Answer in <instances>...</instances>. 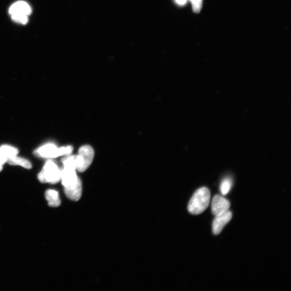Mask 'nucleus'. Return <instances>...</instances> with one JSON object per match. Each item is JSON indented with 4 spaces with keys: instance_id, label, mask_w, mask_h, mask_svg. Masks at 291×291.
<instances>
[{
    "instance_id": "1",
    "label": "nucleus",
    "mask_w": 291,
    "mask_h": 291,
    "mask_svg": "<svg viewBox=\"0 0 291 291\" xmlns=\"http://www.w3.org/2000/svg\"><path fill=\"white\" fill-rule=\"evenodd\" d=\"M210 201V192L206 187L197 189L189 202L188 209L193 215H199L208 208Z\"/></svg>"
},
{
    "instance_id": "2",
    "label": "nucleus",
    "mask_w": 291,
    "mask_h": 291,
    "mask_svg": "<svg viewBox=\"0 0 291 291\" xmlns=\"http://www.w3.org/2000/svg\"><path fill=\"white\" fill-rule=\"evenodd\" d=\"M38 179L43 184H57L61 180V170L55 162L48 161L39 172Z\"/></svg>"
},
{
    "instance_id": "3",
    "label": "nucleus",
    "mask_w": 291,
    "mask_h": 291,
    "mask_svg": "<svg viewBox=\"0 0 291 291\" xmlns=\"http://www.w3.org/2000/svg\"><path fill=\"white\" fill-rule=\"evenodd\" d=\"M230 204L224 197L216 195L212 200L211 211L215 216L223 214L229 210Z\"/></svg>"
},
{
    "instance_id": "4",
    "label": "nucleus",
    "mask_w": 291,
    "mask_h": 291,
    "mask_svg": "<svg viewBox=\"0 0 291 291\" xmlns=\"http://www.w3.org/2000/svg\"><path fill=\"white\" fill-rule=\"evenodd\" d=\"M34 154L44 158H55L60 156L59 148L55 145L48 144L34 151Z\"/></svg>"
},
{
    "instance_id": "5",
    "label": "nucleus",
    "mask_w": 291,
    "mask_h": 291,
    "mask_svg": "<svg viewBox=\"0 0 291 291\" xmlns=\"http://www.w3.org/2000/svg\"><path fill=\"white\" fill-rule=\"evenodd\" d=\"M232 213L229 210L225 213L215 216L213 223V233L218 235L221 233L224 227L228 224L232 219Z\"/></svg>"
},
{
    "instance_id": "6",
    "label": "nucleus",
    "mask_w": 291,
    "mask_h": 291,
    "mask_svg": "<svg viewBox=\"0 0 291 291\" xmlns=\"http://www.w3.org/2000/svg\"><path fill=\"white\" fill-rule=\"evenodd\" d=\"M83 160V172L86 171L91 166L95 156V152L90 145L82 146L78 151Z\"/></svg>"
},
{
    "instance_id": "7",
    "label": "nucleus",
    "mask_w": 291,
    "mask_h": 291,
    "mask_svg": "<svg viewBox=\"0 0 291 291\" xmlns=\"http://www.w3.org/2000/svg\"><path fill=\"white\" fill-rule=\"evenodd\" d=\"M65 191L68 199L73 201L80 200L82 194V184L81 179L79 178L75 184L65 187Z\"/></svg>"
},
{
    "instance_id": "8",
    "label": "nucleus",
    "mask_w": 291,
    "mask_h": 291,
    "mask_svg": "<svg viewBox=\"0 0 291 291\" xmlns=\"http://www.w3.org/2000/svg\"><path fill=\"white\" fill-rule=\"evenodd\" d=\"M78 179L76 170L65 167L61 170V180L64 187H67L75 184Z\"/></svg>"
},
{
    "instance_id": "9",
    "label": "nucleus",
    "mask_w": 291,
    "mask_h": 291,
    "mask_svg": "<svg viewBox=\"0 0 291 291\" xmlns=\"http://www.w3.org/2000/svg\"><path fill=\"white\" fill-rule=\"evenodd\" d=\"M32 12V8L28 3L22 1L14 3L9 9L11 16L14 14H23L29 16Z\"/></svg>"
},
{
    "instance_id": "10",
    "label": "nucleus",
    "mask_w": 291,
    "mask_h": 291,
    "mask_svg": "<svg viewBox=\"0 0 291 291\" xmlns=\"http://www.w3.org/2000/svg\"><path fill=\"white\" fill-rule=\"evenodd\" d=\"M46 198L48 201V205L51 207H58L61 204L58 191L49 189L46 192Z\"/></svg>"
},
{
    "instance_id": "11",
    "label": "nucleus",
    "mask_w": 291,
    "mask_h": 291,
    "mask_svg": "<svg viewBox=\"0 0 291 291\" xmlns=\"http://www.w3.org/2000/svg\"><path fill=\"white\" fill-rule=\"evenodd\" d=\"M7 162L9 165L12 166H20L27 169H32V165L30 161L23 157L17 156L7 159Z\"/></svg>"
},
{
    "instance_id": "12",
    "label": "nucleus",
    "mask_w": 291,
    "mask_h": 291,
    "mask_svg": "<svg viewBox=\"0 0 291 291\" xmlns=\"http://www.w3.org/2000/svg\"><path fill=\"white\" fill-rule=\"evenodd\" d=\"M0 150L2 151L3 154L7 157V159L17 156L18 154V150L16 148L8 145L1 146Z\"/></svg>"
},
{
    "instance_id": "13",
    "label": "nucleus",
    "mask_w": 291,
    "mask_h": 291,
    "mask_svg": "<svg viewBox=\"0 0 291 291\" xmlns=\"http://www.w3.org/2000/svg\"><path fill=\"white\" fill-rule=\"evenodd\" d=\"M232 187V181L230 178L227 177L221 182L220 190L222 194L226 195L229 193Z\"/></svg>"
},
{
    "instance_id": "14",
    "label": "nucleus",
    "mask_w": 291,
    "mask_h": 291,
    "mask_svg": "<svg viewBox=\"0 0 291 291\" xmlns=\"http://www.w3.org/2000/svg\"><path fill=\"white\" fill-rule=\"evenodd\" d=\"M13 21L17 23L26 24L28 22V16L23 14H14L11 15Z\"/></svg>"
},
{
    "instance_id": "15",
    "label": "nucleus",
    "mask_w": 291,
    "mask_h": 291,
    "mask_svg": "<svg viewBox=\"0 0 291 291\" xmlns=\"http://www.w3.org/2000/svg\"><path fill=\"white\" fill-rule=\"evenodd\" d=\"M193 6V11L195 13H199L202 7V0H190Z\"/></svg>"
},
{
    "instance_id": "16",
    "label": "nucleus",
    "mask_w": 291,
    "mask_h": 291,
    "mask_svg": "<svg viewBox=\"0 0 291 291\" xmlns=\"http://www.w3.org/2000/svg\"><path fill=\"white\" fill-rule=\"evenodd\" d=\"M72 151L73 147L71 146L59 148L60 156L69 155L72 154Z\"/></svg>"
},
{
    "instance_id": "17",
    "label": "nucleus",
    "mask_w": 291,
    "mask_h": 291,
    "mask_svg": "<svg viewBox=\"0 0 291 291\" xmlns=\"http://www.w3.org/2000/svg\"><path fill=\"white\" fill-rule=\"evenodd\" d=\"M7 161V157L4 155L2 151L0 150V166H3Z\"/></svg>"
},
{
    "instance_id": "18",
    "label": "nucleus",
    "mask_w": 291,
    "mask_h": 291,
    "mask_svg": "<svg viewBox=\"0 0 291 291\" xmlns=\"http://www.w3.org/2000/svg\"><path fill=\"white\" fill-rule=\"evenodd\" d=\"M177 3H178L180 5H184L186 3L187 0H175Z\"/></svg>"
},
{
    "instance_id": "19",
    "label": "nucleus",
    "mask_w": 291,
    "mask_h": 291,
    "mask_svg": "<svg viewBox=\"0 0 291 291\" xmlns=\"http://www.w3.org/2000/svg\"><path fill=\"white\" fill-rule=\"evenodd\" d=\"M2 169H3L2 166H0V172H1L2 171Z\"/></svg>"
}]
</instances>
